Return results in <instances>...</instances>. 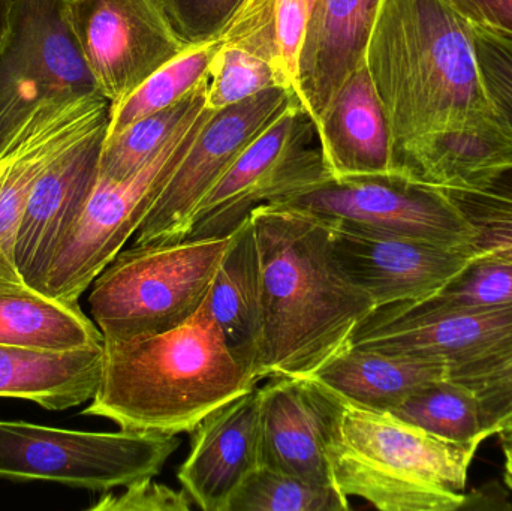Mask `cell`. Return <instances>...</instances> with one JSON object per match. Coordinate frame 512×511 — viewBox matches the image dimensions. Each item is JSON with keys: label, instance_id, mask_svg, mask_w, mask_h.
<instances>
[{"label": "cell", "instance_id": "obj_39", "mask_svg": "<svg viewBox=\"0 0 512 511\" xmlns=\"http://www.w3.org/2000/svg\"><path fill=\"white\" fill-rule=\"evenodd\" d=\"M12 0H0V45L5 41L9 29V17H11Z\"/></svg>", "mask_w": 512, "mask_h": 511}, {"label": "cell", "instance_id": "obj_31", "mask_svg": "<svg viewBox=\"0 0 512 511\" xmlns=\"http://www.w3.org/2000/svg\"><path fill=\"white\" fill-rule=\"evenodd\" d=\"M423 300L438 308L512 305V261L478 254L444 290Z\"/></svg>", "mask_w": 512, "mask_h": 511}, {"label": "cell", "instance_id": "obj_23", "mask_svg": "<svg viewBox=\"0 0 512 511\" xmlns=\"http://www.w3.org/2000/svg\"><path fill=\"white\" fill-rule=\"evenodd\" d=\"M445 377L448 369L441 363L348 344L309 378L355 404L393 411L421 387Z\"/></svg>", "mask_w": 512, "mask_h": 511}, {"label": "cell", "instance_id": "obj_33", "mask_svg": "<svg viewBox=\"0 0 512 511\" xmlns=\"http://www.w3.org/2000/svg\"><path fill=\"white\" fill-rule=\"evenodd\" d=\"M245 0H159L177 35L188 45L216 38Z\"/></svg>", "mask_w": 512, "mask_h": 511}, {"label": "cell", "instance_id": "obj_11", "mask_svg": "<svg viewBox=\"0 0 512 511\" xmlns=\"http://www.w3.org/2000/svg\"><path fill=\"white\" fill-rule=\"evenodd\" d=\"M316 140L315 122L295 101L246 147L204 198L188 237L228 236L255 207L279 203L330 179Z\"/></svg>", "mask_w": 512, "mask_h": 511}, {"label": "cell", "instance_id": "obj_9", "mask_svg": "<svg viewBox=\"0 0 512 511\" xmlns=\"http://www.w3.org/2000/svg\"><path fill=\"white\" fill-rule=\"evenodd\" d=\"M349 345L447 366L466 383L512 356V305L438 308L424 300L379 306L363 318Z\"/></svg>", "mask_w": 512, "mask_h": 511}, {"label": "cell", "instance_id": "obj_21", "mask_svg": "<svg viewBox=\"0 0 512 511\" xmlns=\"http://www.w3.org/2000/svg\"><path fill=\"white\" fill-rule=\"evenodd\" d=\"M209 296L234 359L258 384L264 317L261 264L251 215L231 233Z\"/></svg>", "mask_w": 512, "mask_h": 511}, {"label": "cell", "instance_id": "obj_24", "mask_svg": "<svg viewBox=\"0 0 512 511\" xmlns=\"http://www.w3.org/2000/svg\"><path fill=\"white\" fill-rule=\"evenodd\" d=\"M101 330L78 302L35 288L0 291V344L32 350L69 351L102 345Z\"/></svg>", "mask_w": 512, "mask_h": 511}, {"label": "cell", "instance_id": "obj_14", "mask_svg": "<svg viewBox=\"0 0 512 511\" xmlns=\"http://www.w3.org/2000/svg\"><path fill=\"white\" fill-rule=\"evenodd\" d=\"M328 225L337 264L375 308L415 302L439 293L478 255L477 249L469 246Z\"/></svg>", "mask_w": 512, "mask_h": 511}, {"label": "cell", "instance_id": "obj_30", "mask_svg": "<svg viewBox=\"0 0 512 511\" xmlns=\"http://www.w3.org/2000/svg\"><path fill=\"white\" fill-rule=\"evenodd\" d=\"M207 74L206 107L213 111L245 101L270 87H283L265 60L224 42L216 51Z\"/></svg>", "mask_w": 512, "mask_h": 511}, {"label": "cell", "instance_id": "obj_36", "mask_svg": "<svg viewBox=\"0 0 512 511\" xmlns=\"http://www.w3.org/2000/svg\"><path fill=\"white\" fill-rule=\"evenodd\" d=\"M192 500L185 489L176 491L152 479L125 486L122 494H107L93 504V511H189Z\"/></svg>", "mask_w": 512, "mask_h": 511}, {"label": "cell", "instance_id": "obj_8", "mask_svg": "<svg viewBox=\"0 0 512 511\" xmlns=\"http://www.w3.org/2000/svg\"><path fill=\"white\" fill-rule=\"evenodd\" d=\"M102 95L63 0H12L0 45V155L45 102Z\"/></svg>", "mask_w": 512, "mask_h": 511}, {"label": "cell", "instance_id": "obj_10", "mask_svg": "<svg viewBox=\"0 0 512 511\" xmlns=\"http://www.w3.org/2000/svg\"><path fill=\"white\" fill-rule=\"evenodd\" d=\"M274 204L345 230L474 248V230L448 192L400 173L330 177Z\"/></svg>", "mask_w": 512, "mask_h": 511}, {"label": "cell", "instance_id": "obj_2", "mask_svg": "<svg viewBox=\"0 0 512 511\" xmlns=\"http://www.w3.org/2000/svg\"><path fill=\"white\" fill-rule=\"evenodd\" d=\"M364 63L390 125L393 165L418 141L496 113L472 24L451 0H381Z\"/></svg>", "mask_w": 512, "mask_h": 511}, {"label": "cell", "instance_id": "obj_13", "mask_svg": "<svg viewBox=\"0 0 512 511\" xmlns=\"http://www.w3.org/2000/svg\"><path fill=\"white\" fill-rule=\"evenodd\" d=\"M96 86L111 105L189 47L159 0H63Z\"/></svg>", "mask_w": 512, "mask_h": 511}, {"label": "cell", "instance_id": "obj_15", "mask_svg": "<svg viewBox=\"0 0 512 511\" xmlns=\"http://www.w3.org/2000/svg\"><path fill=\"white\" fill-rule=\"evenodd\" d=\"M108 120L110 117L60 153L30 192L18 225L15 264L35 290L95 186Z\"/></svg>", "mask_w": 512, "mask_h": 511}, {"label": "cell", "instance_id": "obj_38", "mask_svg": "<svg viewBox=\"0 0 512 511\" xmlns=\"http://www.w3.org/2000/svg\"><path fill=\"white\" fill-rule=\"evenodd\" d=\"M29 287L14 261L0 248V291L24 290Z\"/></svg>", "mask_w": 512, "mask_h": 511}, {"label": "cell", "instance_id": "obj_19", "mask_svg": "<svg viewBox=\"0 0 512 511\" xmlns=\"http://www.w3.org/2000/svg\"><path fill=\"white\" fill-rule=\"evenodd\" d=\"M315 125L331 177L394 173L390 125L366 63L346 78Z\"/></svg>", "mask_w": 512, "mask_h": 511}, {"label": "cell", "instance_id": "obj_41", "mask_svg": "<svg viewBox=\"0 0 512 511\" xmlns=\"http://www.w3.org/2000/svg\"><path fill=\"white\" fill-rule=\"evenodd\" d=\"M499 437H512V417L502 426L501 431H499Z\"/></svg>", "mask_w": 512, "mask_h": 511}, {"label": "cell", "instance_id": "obj_3", "mask_svg": "<svg viewBox=\"0 0 512 511\" xmlns=\"http://www.w3.org/2000/svg\"><path fill=\"white\" fill-rule=\"evenodd\" d=\"M209 294L168 332L104 339L101 380L84 414L125 431L191 434L204 417L254 389L228 348Z\"/></svg>", "mask_w": 512, "mask_h": 511}, {"label": "cell", "instance_id": "obj_37", "mask_svg": "<svg viewBox=\"0 0 512 511\" xmlns=\"http://www.w3.org/2000/svg\"><path fill=\"white\" fill-rule=\"evenodd\" d=\"M469 23L512 36V0H451Z\"/></svg>", "mask_w": 512, "mask_h": 511}, {"label": "cell", "instance_id": "obj_28", "mask_svg": "<svg viewBox=\"0 0 512 511\" xmlns=\"http://www.w3.org/2000/svg\"><path fill=\"white\" fill-rule=\"evenodd\" d=\"M349 498L334 486L313 485L261 464L240 486L228 511H345Z\"/></svg>", "mask_w": 512, "mask_h": 511}, {"label": "cell", "instance_id": "obj_6", "mask_svg": "<svg viewBox=\"0 0 512 511\" xmlns=\"http://www.w3.org/2000/svg\"><path fill=\"white\" fill-rule=\"evenodd\" d=\"M212 113L204 107L189 117L155 158L128 179L110 180L98 174L80 216L54 251L36 290L78 302L135 236Z\"/></svg>", "mask_w": 512, "mask_h": 511}, {"label": "cell", "instance_id": "obj_25", "mask_svg": "<svg viewBox=\"0 0 512 511\" xmlns=\"http://www.w3.org/2000/svg\"><path fill=\"white\" fill-rule=\"evenodd\" d=\"M207 84L209 74L176 104L131 123L119 134L105 137L99 176L123 180L141 170L189 117L206 107Z\"/></svg>", "mask_w": 512, "mask_h": 511}, {"label": "cell", "instance_id": "obj_7", "mask_svg": "<svg viewBox=\"0 0 512 511\" xmlns=\"http://www.w3.org/2000/svg\"><path fill=\"white\" fill-rule=\"evenodd\" d=\"M179 447L177 435L72 431L0 420V479L110 492L158 476Z\"/></svg>", "mask_w": 512, "mask_h": 511}, {"label": "cell", "instance_id": "obj_26", "mask_svg": "<svg viewBox=\"0 0 512 511\" xmlns=\"http://www.w3.org/2000/svg\"><path fill=\"white\" fill-rule=\"evenodd\" d=\"M221 44L222 39L218 35L210 41L189 45L183 53L153 72L125 99L111 105L105 137L119 134L131 123L164 110L188 95L206 77Z\"/></svg>", "mask_w": 512, "mask_h": 511}, {"label": "cell", "instance_id": "obj_16", "mask_svg": "<svg viewBox=\"0 0 512 511\" xmlns=\"http://www.w3.org/2000/svg\"><path fill=\"white\" fill-rule=\"evenodd\" d=\"M264 464L258 387L204 417L191 432L180 485L204 511H228L240 486Z\"/></svg>", "mask_w": 512, "mask_h": 511}, {"label": "cell", "instance_id": "obj_34", "mask_svg": "<svg viewBox=\"0 0 512 511\" xmlns=\"http://www.w3.org/2000/svg\"><path fill=\"white\" fill-rule=\"evenodd\" d=\"M315 0H273L274 35L280 68L297 95L298 65ZM298 98V96H297Z\"/></svg>", "mask_w": 512, "mask_h": 511}, {"label": "cell", "instance_id": "obj_12", "mask_svg": "<svg viewBox=\"0 0 512 511\" xmlns=\"http://www.w3.org/2000/svg\"><path fill=\"white\" fill-rule=\"evenodd\" d=\"M292 90L270 87L245 101L213 111L135 233L134 246L167 245L188 239L204 198L289 105Z\"/></svg>", "mask_w": 512, "mask_h": 511}, {"label": "cell", "instance_id": "obj_18", "mask_svg": "<svg viewBox=\"0 0 512 511\" xmlns=\"http://www.w3.org/2000/svg\"><path fill=\"white\" fill-rule=\"evenodd\" d=\"M381 0H315L298 65L297 96L318 122L346 78L360 68Z\"/></svg>", "mask_w": 512, "mask_h": 511}, {"label": "cell", "instance_id": "obj_40", "mask_svg": "<svg viewBox=\"0 0 512 511\" xmlns=\"http://www.w3.org/2000/svg\"><path fill=\"white\" fill-rule=\"evenodd\" d=\"M505 455V483L512 492V437H501Z\"/></svg>", "mask_w": 512, "mask_h": 511}, {"label": "cell", "instance_id": "obj_1", "mask_svg": "<svg viewBox=\"0 0 512 511\" xmlns=\"http://www.w3.org/2000/svg\"><path fill=\"white\" fill-rule=\"evenodd\" d=\"M251 221L264 317L256 378L310 377L375 305L337 264L327 222L279 204L255 207Z\"/></svg>", "mask_w": 512, "mask_h": 511}, {"label": "cell", "instance_id": "obj_27", "mask_svg": "<svg viewBox=\"0 0 512 511\" xmlns=\"http://www.w3.org/2000/svg\"><path fill=\"white\" fill-rule=\"evenodd\" d=\"M390 413L444 440L483 443L489 438L474 390L448 377L421 387Z\"/></svg>", "mask_w": 512, "mask_h": 511}, {"label": "cell", "instance_id": "obj_29", "mask_svg": "<svg viewBox=\"0 0 512 511\" xmlns=\"http://www.w3.org/2000/svg\"><path fill=\"white\" fill-rule=\"evenodd\" d=\"M474 230L478 254L512 261V170L471 191H447Z\"/></svg>", "mask_w": 512, "mask_h": 511}, {"label": "cell", "instance_id": "obj_20", "mask_svg": "<svg viewBox=\"0 0 512 511\" xmlns=\"http://www.w3.org/2000/svg\"><path fill=\"white\" fill-rule=\"evenodd\" d=\"M512 170V137L498 114L430 135L394 162V173L444 191H471Z\"/></svg>", "mask_w": 512, "mask_h": 511}, {"label": "cell", "instance_id": "obj_22", "mask_svg": "<svg viewBox=\"0 0 512 511\" xmlns=\"http://www.w3.org/2000/svg\"><path fill=\"white\" fill-rule=\"evenodd\" d=\"M102 345L69 351L0 344V398L65 411L92 401L102 372Z\"/></svg>", "mask_w": 512, "mask_h": 511}, {"label": "cell", "instance_id": "obj_5", "mask_svg": "<svg viewBox=\"0 0 512 511\" xmlns=\"http://www.w3.org/2000/svg\"><path fill=\"white\" fill-rule=\"evenodd\" d=\"M230 239L231 233L123 249L90 291L102 338L156 335L188 321L209 294Z\"/></svg>", "mask_w": 512, "mask_h": 511}, {"label": "cell", "instance_id": "obj_35", "mask_svg": "<svg viewBox=\"0 0 512 511\" xmlns=\"http://www.w3.org/2000/svg\"><path fill=\"white\" fill-rule=\"evenodd\" d=\"M462 384L471 387L477 396L487 437L498 435L512 417V356Z\"/></svg>", "mask_w": 512, "mask_h": 511}, {"label": "cell", "instance_id": "obj_32", "mask_svg": "<svg viewBox=\"0 0 512 511\" xmlns=\"http://www.w3.org/2000/svg\"><path fill=\"white\" fill-rule=\"evenodd\" d=\"M472 32L490 101L512 137V36L477 24Z\"/></svg>", "mask_w": 512, "mask_h": 511}, {"label": "cell", "instance_id": "obj_4", "mask_svg": "<svg viewBox=\"0 0 512 511\" xmlns=\"http://www.w3.org/2000/svg\"><path fill=\"white\" fill-rule=\"evenodd\" d=\"M325 390L330 407L328 461L340 494L382 511H454L466 506L469 468L480 441L444 440L390 411L363 407Z\"/></svg>", "mask_w": 512, "mask_h": 511}, {"label": "cell", "instance_id": "obj_17", "mask_svg": "<svg viewBox=\"0 0 512 511\" xmlns=\"http://www.w3.org/2000/svg\"><path fill=\"white\" fill-rule=\"evenodd\" d=\"M259 390L264 464L313 485L334 486L325 387L309 377H271Z\"/></svg>", "mask_w": 512, "mask_h": 511}]
</instances>
